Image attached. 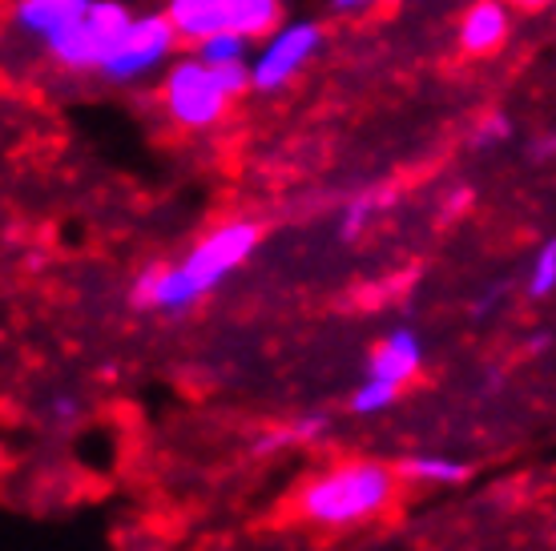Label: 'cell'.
Listing matches in <instances>:
<instances>
[{
    "label": "cell",
    "instance_id": "277c9868",
    "mask_svg": "<svg viewBox=\"0 0 556 551\" xmlns=\"http://www.w3.org/2000/svg\"><path fill=\"white\" fill-rule=\"evenodd\" d=\"M162 13L178 33L181 49H194L218 33L263 41L282 25V0H166Z\"/></svg>",
    "mask_w": 556,
    "mask_h": 551
},
{
    "label": "cell",
    "instance_id": "ac0fdd59",
    "mask_svg": "<svg viewBox=\"0 0 556 551\" xmlns=\"http://www.w3.org/2000/svg\"><path fill=\"white\" fill-rule=\"evenodd\" d=\"M0 44H4V25H0Z\"/></svg>",
    "mask_w": 556,
    "mask_h": 551
},
{
    "label": "cell",
    "instance_id": "5bb4252c",
    "mask_svg": "<svg viewBox=\"0 0 556 551\" xmlns=\"http://www.w3.org/2000/svg\"><path fill=\"white\" fill-rule=\"evenodd\" d=\"M556 286V238L541 249V258L532 266V294H548Z\"/></svg>",
    "mask_w": 556,
    "mask_h": 551
},
{
    "label": "cell",
    "instance_id": "4fadbf2b",
    "mask_svg": "<svg viewBox=\"0 0 556 551\" xmlns=\"http://www.w3.org/2000/svg\"><path fill=\"white\" fill-rule=\"evenodd\" d=\"M395 399V386L379 383V379H367V383L355 390V411L371 414V411H383L388 402Z\"/></svg>",
    "mask_w": 556,
    "mask_h": 551
},
{
    "label": "cell",
    "instance_id": "8fae6325",
    "mask_svg": "<svg viewBox=\"0 0 556 551\" xmlns=\"http://www.w3.org/2000/svg\"><path fill=\"white\" fill-rule=\"evenodd\" d=\"M190 53L202 61V65H235V61H251V41L238 37V33H218V37H206L202 44H194Z\"/></svg>",
    "mask_w": 556,
    "mask_h": 551
},
{
    "label": "cell",
    "instance_id": "2e32d148",
    "mask_svg": "<svg viewBox=\"0 0 556 551\" xmlns=\"http://www.w3.org/2000/svg\"><path fill=\"white\" fill-rule=\"evenodd\" d=\"M504 4H513V9H520V13H541V9H548V4H556V0H504Z\"/></svg>",
    "mask_w": 556,
    "mask_h": 551
},
{
    "label": "cell",
    "instance_id": "9a60e30c",
    "mask_svg": "<svg viewBox=\"0 0 556 551\" xmlns=\"http://www.w3.org/2000/svg\"><path fill=\"white\" fill-rule=\"evenodd\" d=\"M376 206H379V197H359V202L348 209V221H343V230H348V234H359L363 221H367V214H371Z\"/></svg>",
    "mask_w": 556,
    "mask_h": 551
},
{
    "label": "cell",
    "instance_id": "30bf717a",
    "mask_svg": "<svg viewBox=\"0 0 556 551\" xmlns=\"http://www.w3.org/2000/svg\"><path fill=\"white\" fill-rule=\"evenodd\" d=\"M419 367V343L416 334L407 331H395L388 338V343H379L376 359H371V379H379V383L388 386H404V379Z\"/></svg>",
    "mask_w": 556,
    "mask_h": 551
},
{
    "label": "cell",
    "instance_id": "5b68a950",
    "mask_svg": "<svg viewBox=\"0 0 556 551\" xmlns=\"http://www.w3.org/2000/svg\"><path fill=\"white\" fill-rule=\"evenodd\" d=\"M129 16H134V9L126 0H89V9L70 28H61L37 53V61L61 77H70V81H93L101 56L110 53L113 37L126 28Z\"/></svg>",
    "mask_w": 556,
    "mask_h": 551
},
{
    "label": "cell",
    "instance_id": "6da1fadb",
    "mask_svg": "<svg viewBox=\"0 0 556 551\" xmlns=\"http://www.w3.org/2000/svg\"><path fill=\"white\" fill-rule=\"evenodd\" d=\"M254 246H258V226L254 221H226L186 254V262L141 270L138 282H134V303L141 310H166V315L186 310L218 286L230 270L247 262Z\"/></svg>",
    "mask_w": 556,
    "mask_h": 551
},
{
    "label": "cell",
    "instance_id": "d6986e66",
    "mask_svg": "<svg viewBox=\"0 0 556 551\" xmlns=\"http://www.w3.org/2000/svg\"><path fill=\"white\" fill-rule=\"evenodd\" d=\"M4 4H9V0H0V13H4Z\"/></svg>",
    "mask_w": 556,
    "mask_h": 551
},
{
    "label": "cell",
    "instance_id": "ffe728a7",
    "mask_svg": "<svg viewBox=\"0 0 556 551\" xmlns=\"http://www.w3.org/2000/svg\"><path fill=\"white\" fill-rule=\"evenodd\" d=\"M379 4H395V0H379Z\"/></svg>",
    "mask_w": 556,
    "mask_h": 551
},
{
    "label": "cell",
    "instance_id": "e0dca14e",
    "mask_svg": "<svg viewBox=\"0 0 556 551\" xmlns=\"http://www.w3.org/2000/svg\"><path fill=\"white\" fill-rule=\"evenodd\" d=\"M367 4H379V0H331L334 13H355V9H367Z\"/></svg>",
    "mask_w": 556,
    "mask_h": 551
},
{
    "label": "cell",
    "instance_id": "7c38bea8",
    "mask_svg": "<svg viewBox=\"0 0 556 551\" xmlns=\"http://www.w3.org/2000/svg\"><path fill=\"white\" fill-rule=\"evenodd\" d=\"M404 471L416 475V479H435V483H456L468 475V467H464V463H452V459H407Z\"/></svg>",
    "mask_w": 556,
    "mask_h": 551
},
{
    "label": "cell",
    "instance_id": "9c48e42d",
    "mask_svg": "<svg viewBox=\"0 0 556 551\" xmlns=\"http://www.w3.org/2000/svg\"><path fill=\"white\" fill-rule=\"evenodd\" d=\"M508 4L504 0H476L468 13L459 16L456 41L464 56H492L508 41Z\"/></svg>",
    "mask_w": 556,
    "mask_h": 551
},
{
    "label": "cell",
    "instance_id": "ba28073f",
    "mask_svg": "<svg viewBox=\"0 0 556 551\" xmlns=\"http://www.w3.org/2000/svg\"><path fill=\"white\" fill-rule=\"evenodd\" d=\"M89 9V0H9L4 4V37H13L37 56L45 44L53 41L61 28H70L77 16Z\"/></svg>",
    "mask_w": 556,
    "mask_h": 551
},
{
    "label": "cell",
    "instance_id": "7a4b0ae2",
    "mask_svg": "<svg viewBox=\"0 0 556 551\" xmlns=\"http://www.w3.org/2000/svg\"><path fill=\"white\" fill-rule=\"evenodd\" d=\"M181 53V41L174 25L166 21L162 9H146L126 21V28L113 37L110 53L101 56L93 81L105 89H141V85L157 81V73L166 69L169 61Z\"/></svg>",
    "mask_w": 556,
    "mask_h": 551
},
{
    "label": "cell",
    "instance_id": "8992f818",
    "mask_svg": "<svg viewBox=\"0 0 556 551\" xmlns=\"http://www.w3.org/2000/svg\"><path fill=\"white\" fill-rule=\"evenodd\" d=\"M391 499V471L376 463H355L306 487L303 511L311 520L323 524H351V520H367L376 511L388 508Z\"/></svg>",
    "mask_w": 556,
    "mask_h": 551
},
{
    "label": "cell",
    "instance_id": "52a82bcc",
    "mask_svg": "<svg viewBox=\"0 0 556 551\" xmlns=\"http://www.w3.org/2000/svg\"><path fill=\"white\" fill-rule=\"evenodd\" d=\"M323 28L315 21H282V25L263 37V49L251 56V93L270 97L303 73V65L319 53Z\"/></svg>",
    "mask_w": 556,
    "mask_h": 551
},
{
    "label": "cell",
    "instance_id": "3957f363",
    "mask_svg": "<svg viewBox=\"0 0 556 551\" xmlns=\"http://www.w3.org/2000/svg\"><path fill=\"white\" fill-rule=\"evenodd\" d=\"M153 101H157L162 117L174 129H181V133H210V129H218L226 121L230 105H235L223 85H218V77L190 49L178 53L166 69L157 73Z\"/></svg>",
    "mask_w": 556,
    "mask_h": 551
}]
</instances>
